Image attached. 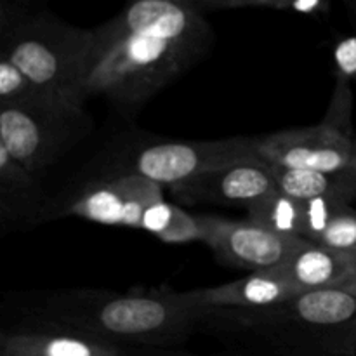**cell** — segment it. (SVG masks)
I'll return each mask as SVG.
<instances>
[{"label":"cell","instance_id":"1","mask_svg":"<svg viewBox=\"0 0 356 356\" xmlns=\"http://www.w3.org/2000/svg\"><path fill=\"white\" fill-rule=\"evenodd\" d=\"M197 0H139L92 28L83 96L104 97L124 115L197 65L212 45Z\"/></svg>","mask_w":356,"mask_h":356},{"label":"cell","instance_id":"2","mask_svg":"<svg viewBox=\"0 0 356 356\" xmlns=\"http://www.w3.org/2000/svg\"><path fill=\"white\" fill-rule=\"evenodd\" d=\"M211 309L190 291H99L68 289L44 296L26 323L82 334L129 348H172L184 343Z\"/></svg>","mask_w":356,"mask_h":356},{"label":"cell","instance_id":"3","mask_svg":"<svg viewBox=\"0 0 356 356\" xmlns=\"http://www.w3.org/2000/svg\"><path fill=\"white\" fill-rule=\"evenodd\" d=\"M90 45L92 30L66 23L51 10H33L19 2L0 6V59L52 99L86 106Z\"/></svg>","mask_w":356,"mask_h":356},{"label":"cell","instance_id":"4","mask_svg":"<svg viewBox=\"0 0 356 356\" xmlns=\"http://www.w3.org/2000/svg\"><path fill=\"white\" fill-rule=\"evenodd\" d=\"M209 320H225L280 355H356V296L341 289L305 292L268 309H211Z\"/></svg>","mask_w":356,"mask_h":356},{"label":"cell","instance_id":"5","mask_svg":"<svg viewBox=\"0 0 356 356\" xmlns=\"http://www.w3.org/2000/svg\"><path fill=\"white\" fill-rule=\"evenodd\" d=\"M336 90L320 124L257 138L261 160L289 169L343 172L355 165L356 136L351 129L353 94L350 80L336 75Z\"/></svg>","mask_w":356,"mask_h":356},{"label":"cell","instance_id":"6","mask_svg":"<svg viewBox=\"0 0 356 356\" xmlns=\"http://www.w3.org/2000/svg\"><path fill=\"white\" fill-rule=\"evenodd\" d=\"M86 106L44 101L0 108V146L30 172L58 163L92 131Z\"/></svg>","mask_w":356,"mask_h":356},{"label":"cell","instance_id":"7","mask_svg":"<svg viewBox=\"0 0 356 356\" xmlns=\"http://www.w3.org/2000/svg\"><path fill=\"white\" fill-rule=\"evenodd\" d=\"M257 138H225L214 141H153L132 145L117 155L101 176L136 174L156 184L186 183L232 163L259 159Z\"/></svg>","mask_w":356,"mask_h":356},{"label":"cell","instance_id":"8","mask_svg":"<svg viewBox=\"0 0 356 356\" xmlns=\"http://www.w3.org/2000/svg\"><path fill=\"white\" fill-rule=\"evenodd\" d=\"M204 243L226 266L263 273L282 266L306 245V240L284 236L256 225L250 219H228L221 216H198Z\"/></svg>","mask_w":356,"mask_h":356},{"label":"cell","instance_id":"9","mask_svg":"<svg viewBox=\"0 0 356 356\" xmlns=\"http://www.w3.org/2000/svg\"><path fill=\"white\" fill-rule=\"evenodd\" d=\"M160 198H163L162 186L143 176H101L72 200L52 209L49 219L75 216L97 225L141 228L143 212Z\"/></svg>","mask_w":356,"mask_h":356},{"label":"cell","instance_id":"10","mask_svg":"<svg viewBox=\"0 0 356 356\" xmlns=\"http://www.w3.org/2000/svg\"><path fill=\"white\" fill-rule=\"evenodd\" d=\"M273 188L275 181L270 165L264 160L256 159L205 172L186 183L172 184L169 191L181 204L242 205L247 211Z\"/></svg>","mask_w":356,"mask_h":356},{"label":"cell","instance_id":"11","mask_svg":"<svg viewBox=\"0 0 356 356\" xmlns=\"http://www.w3.org/2000/svg\"><path fill=\"white\" fill-rule=\"evenodd\" d=\"M136 348L24 323L0 334V356H134Z\"/></svg>","mask_w":356,"mask_h":356},{"label":"cell","instance_id":"12","mask_svg":"<svg viewBox=\"0 0 356 356\" xmlns=\"http://www.w3.org/2000/svg\"><path fill=\"white\" fill-rule=\"evenodd\" d=\"M49 205L37 174L0 146V225L3 232L47 221Z\"/></svg>","mask_w":356,"mask_h":356},{"label":"cell","instance_id":"13","mask_svg":"<svg viewBox=\"0 0 356 356\" xmlns=\"http://www.w3.org/2000/svg\"><path fill=\"white\" fill-rule=\"evenodd\" d=\"M305 292L273 271L250 273L249 277L211 289H195L190 296L204 309H268Z\"/></svg>","mask_w":356,"mask_h":356},{"label":"cell","instance_id":"14","mask_svg":"<svg viewBox=\"0 0 356 356\" xmlns=\"http://www.w3.org/2000/svg\"><path fill=\"white\" fill-rule=\"evenodd\" d=\"M271 271L301 292L337 289L356 275V252L306 243L282 266Z\"/></svg>","mask_w":356,"mask_h":356},{"label":"cell","instance_id":"15","mask_svg":"<svg viewBox=\"0 0 356 356\" xmlns=\"http://www.w3.org/2000/svg\"><path fill=\"white\" fill-rule=\"evenodd\" d=\"M273 176L275 186L282 193L299 202L313 198H327L337 204L350 205L356 198V170L343 172H322V170L289 169L268 163Z\"/></svg>","mask_w":356,"mask_h":356},{"label":"cell","instance_id":"16","mask_svg":"<svg viewBox=\"0 0 356 356\" xmlns=\"http://www.w3.org/2000/svg\"><path fill=\"white\" fill-rule=\"evenodd\" d=\"M141 229L167 243L204 242V232L198 216L190 214L163 198L149 204L143 212Z\"/></svg>","mask_w":356,"mask_h":356},{"label":"cell","instance_id":"17","mask_svg":"<svg viewBox=\"0 0 356 356\" xmlns=\"http://www.w3.org/2000/svg\"><path fill=\"white\" fill-rule=\"evenodd\" d=\"M247 219L278 235L302 238V202L277 186L247 209Z\"/></svg>","mask_w":356,"mask_h":356},{"label":"cell","instance_id":"18","mask_svg":"<svg viewBox=\"0 0 356 356\" xmlns=\"http://www.w3.org/2000/svg\"><path fill=\"white\" fill-rule=\"evenodd\" d=\"M204 13L222 9H273L302 16H325L330 13L329 0H197Z\"/></svg>","mask_w":356,"mask_h":356},{"label":"cell","instance_id":"19","mask_svg":"<svg viewBox=\"0 0 356 356\" xmlns=\"http://www.w3.org/2000/svg\"><path fill=\"white\" fill-rule=\"evenodd\" d=\"M52 99L42 92L26 75L19 72L6 59H0V108L6 106H30ZM63 103V101H61Z\"/></svg>","mask_w":356,"mask_h":356},{"label":"cell","instance_id":"20","mask_svg":"<svg viewBox=\"0 0 356 356\" xmlns=\"http://www.w3.org/2000/svg\"><path fill=\"white\" fill-rule=\"evenodd\" d=\"M316 245L329 247L343 252H356V211L350 205H341L334 212L329 226Z\"/></svg>","mask_w":356,"mask_h":356},{"label":"cell","instance_id":"21","mask_svg":"<svg viewBox=\"0 0 356 356\" xmlns=\"http://www.w3.org/2000/svg\"><path fill=\"white\" fill-rule=\"evenodd\" d=\"M344 204L327 200V198H313L302 202V238L309 243H318L325 233L334 212Z\"/></svg>","mask_w":356,"mask_h":356},{"label":"cell","instance_id":"22","mask_svg":"<svg viewBox=\"0 0 356 356\" xmlns=\"http://www.w3.org/2000/svg\"><path fill=\"white\" fill-rule=\"evenodd\" d=\"M334 65L336 75L344 76L350 82H356V35L344 37L334 49Z\"/></svg>","mask_w":356,"mask_h":356},{"label":"cell","instance_id":"23","mask_svg":"<svg viewBox=\"0 0 356 356\" xmlns=\"http://www.w3.org/2000/svg\"><path fill=\"white\" fill-rule=\"evenodd\" d=\"M134 356H197L172 348H136Z\"/></svg>","mask_w":356,"mask_h":356},{"label":"cell","instance_id":"24","mask_svg":"<svg viewBox=\"0 0 356 356\" xmlns=\"http://www.w3.org/2000/svg\"><path fill=\"white\" fill-rule=\"evenodd\" d=\"M337 289H341V291H346V292H350V294L356 296V275H355V277H351L348 282H344V284L341 285V287H337Z\"/></svg>","mask_w":356,"mask_h":356},{"label":"cell","instance_id":"25","mask_svg":"<svg viewBox=\"0 0 356 356\" xmlns=\"http://www.w3.org/2000/svg\"><path fill=\"white\" fill-rule=\"evenodd\" d=\"M346 7H348V10H350V16L356 26V0H350V2H346Z\"/></svg>","mask_w":356,"mask_h":356},{"label":"cell","instance_id":"26","mask_svg":"<svg viewBox=\"0 0 356 356\" xmlns=\"http://www.w3.org/2000/svg\"><path fill=\"white\" fill-rule=\"evenodd\" d=\"M266 356H356V355H266Z\"/></svg>","mask_w":356,"mask_h":356},{"label":"cell","instance_id":"27","mask_svg":"<svg viewBox=\"0 0 356 356\" xmlns=\"http://www.w3.org/2000/svg\"><path fill=\"white\" fill-rule=\"evenodd\" d=\"M353 169L356 170V143H355V165H353Z\"/></svg>","mask_w":356,"mask_h":356}]
</instances>
